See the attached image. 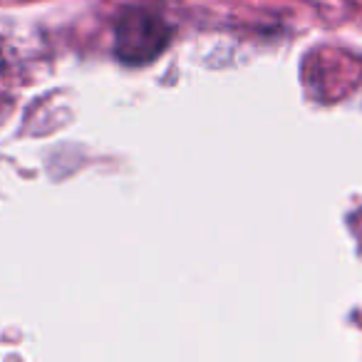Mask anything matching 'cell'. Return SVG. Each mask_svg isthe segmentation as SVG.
<instances>
[{"label": "cell", "mask_w": 362, "mask_h": 362, "mask_svg": "<svg viewBox=\"0 0 362 362\" xmlns=\"http://www.w3.org/2000/svg\"><path fill=\"white\" fill-rule=\"evenodd\" d=\"M174 28L149 8H124L115 23V57L122 65L144 67L161 57Z\"/></svg>", "instance_id": "obj_1"}]
</instances>
